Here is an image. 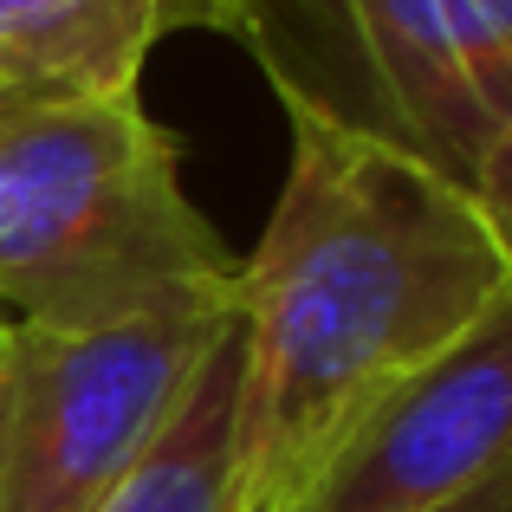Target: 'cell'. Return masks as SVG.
Returning <instances> with one entry per match:
<instances>
[{
	"instance_id": "9",
	"label": "cell",
	"mask_w": 512,
	"mask_h": 512,
	"mask_svg": "<svg viewBox=\"0 0 512 512\" xmlns=\"http://www.w3.org/2000/svg\"><path fill=\"white\" fill-rule=\"evenodd\" d=\"M428 512H512V461L493 467L487 480H474L467 493H454V500L428 506Z\"/></svg>"
},
{
	"instance_id": "5",
	"label": "cell",
	"mask_w": 512,
	"mask_h": 512,
	"mask_svg": "<svg viewBox=\"0 0 512 512\" xmlns=\"http://www.w3.org/2000/svg\"><path fill=\"white\" fill-rule=\"evenodd\" d=\"M383 137L474 188L512 111V0H331Z\"/></svg>"
},
{
	"instance_id": "2",
	"label": "cell",
	"mask_w": 512,
	"mask_h": 512,
	"mask_svg": "<svg viewBox=\"0 0 512 512\" xmlns=\"http://www.w3.org/2000/svg\"><path fill=\"white\" fill-rule=\"evenodd\" d=\"M234 279L143 98L0 104V318L98 325Z\"/></svg>"
},
{
	"instance_id": "4",
	"label": "cell",
	"mask_w": 512,
	"mask_h": 512,
	"mask_svg": "<svg viewBox=\"0 0 512 512\" xmlns=\"http://www.w3.org/2000/svg\"><path fill=\"white\" fill-rule=\"evenodd\" d=\"M512 461V292L402 376L286 512H428Z\"/></svg>"
},
{
	"instance_id": "10",
	"label": "cell",
	"mask_w": 512,
	"mask_h": 512,
	"mask_svg": "<svg viewBox=\"0 0 512 512\" xmlns=\"http://www.w3.org/2000/svg\"><path fill=\"white\" fill-rule=\"evenodd\" d=\"M260 7H273V0H227V13H234V33H253V26H260Z\"/></svg>"
},
{
	"instance_id": "1",
	"label": "cell",
	"mask_w": 512,
	"mask_h": 512,
	"mask_svg": "<svg viewBox=\"0 0 512 512\" xmlns=\"http://www.w3.org/2000/svg\"><path fill=\"white\" fill-rule=\"evenodd\" d=\"M292 163L260 247L240 260V512H286L402 376L461 344L512 292L474 188L305 91L266 59Z\"/></svg>"
},
{
	"instance_id": "8",
	"label": "cell",
	"mask_w": 512,
	"mask_h": 512,
	"mask_svg": "<svg viewBox=\"0 0 512 512\" xmlns=\"http://www.w3.org/2000/svg\"><path fill=\"white\" fill-rule=\"evenodd\" d=\"M474 201H480V214H487V227L500 234L506 260H512V111H506V124H500V137H493L480 175H474Z\"/></svg>"
},
{
	"instance_id": "7",
	"label": "cell",
	"mask_w": 512,
	"mask_h": 512,
	"mask_svg": "<svg viewBox=\"0 0 512 512\" xmlns=\"http://www.w3.org/2000/svg\"><path fill=\"white\" fill-rule=\"evenodd\" d=\"M234 396H240V344L227 338L195 376L150 454L98 512H240L234 493Z\"/></svg>"
},
{
	"instance_id": "6",
	"label": "cell",
	"mask_w": 512,
	"mask_h": 512,
	"mask_svg": "<svg viewBox=\"0 0 512 512\" xmlns=\"http://www.w3.org/2000/svg\"><path fill=\"white\" fill-rule=\"evenodd\" d=\"M182 26L234 33L227 0H0V104L137 98L143 59Z\"/></svg>"
},
{
	"instance_id": "3",
	"label": "cell",
	"mask_w": 512,
	"mask_h": 512,
	"mask_svg": "<svg viewBox=\"0 0 512 512\" xmlns=\"http://www.w3.org/2000/svg\"><path fill=\"white\" fill-rule=\"evenodd\" d=\"M234 325V286H188L98 325L0 318V512H98Z\"/></svg>"
}]
</instances>
